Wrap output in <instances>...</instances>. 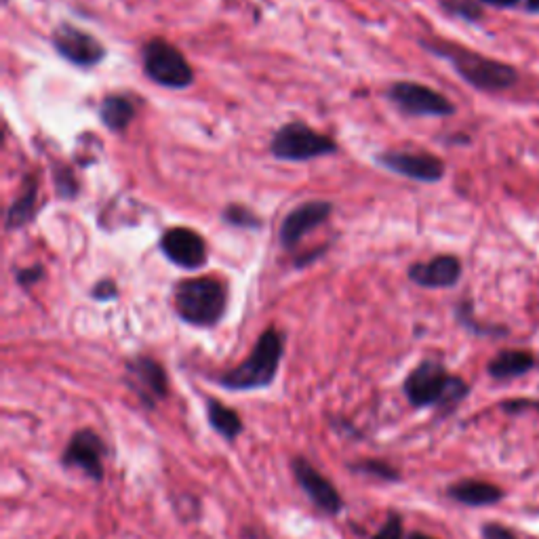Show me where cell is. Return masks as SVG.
<instances>
[{
    "label": "cell",
    "mask_w": 539,
    "mask_h": 539,
    "mask_svg": "<svg viewBox=\"0 0 539 539\" xmlns=\"http://www.w3.org/2000/svg\"><path fill=\"white\" fill-rule=\"evenodd\" d=\"M422 45L430 53L447 59V62L455 68V72L462 76V81H466L470 87L478 91H487V93L506 91L518 81V72L504 62H497V59L478 55L470 49H464L453 43L422 41Z\"/></svg>",
    "instance_id": "6da1fadb"
},
{
    "label": "cell",
    "mask_w": 539,
    "mask_h": 539,
    "mask_svg": "<svg viewBox=\"0 0 539 539\" xmlns=\"http://www.w3.org/2000/svg\"><path fill=\"white\" fill-rule=\"evenodd\" d=\"M283 352H285L283 335L274 327H268L262 335H259L253 352L245 358V361L219 375L217 384L234 392L268 388L276 379Z\"/></svg>",
    "instance_id": "7a4b0ae2"
},
{
    "label": "cell",
    "mask_w": 539,
    "mask_h": 539,
    "mask_svg": "<svg viewBox=\"0 0 539 539\" xmlns=\"http://www.w3.org/2000/svg\"><path fill=\"white\" fill-rule=\"evenodd\" d=\"M226 306V285L213 276L190 278L175 287V310L192 327H215L224 318Z\"/></svg>",
    "instance_id": "3957f363"
},
{
    "label": "cell",
    "mask_w": 539,
    "mask_h": 539,
    "mask_svg": "<svg viewBox=\"0 0 539 539\" xmlns=\"http://www.w3.org/2000/svg\"><path fill=\"white\" fill-rule=\"evenodd\" d=\"M403 390L413 407H451L468 394V384L462 377L449 375L438 361H424L407 375Z\"/></svg>",
    "instance_id": "277c9868"
},
{
    "label": "cell",
    "mask_w": 539,
    "mask_h": 539,
    "mask_svg": "<svg viewBox=\"0 0 539 539\" xmlns=\"http://www.w3.org/2000/svg\"><path fill=\"white\" fill-rule=\"evenodd\" d=\"M144 72L152 83L173 91H184L194 83V70L184 53L165 38H152L142 49Z\"/></svg>",
    "instance_id": "5b68a950"
},
{
    "label": "cell",
    "mask_w": 539,
    "mask_h": 539,
    "mask_svg": "<svg viewBox=\"0 0 539 539\" xmlns=\"http://www.w3.org/2000/svg\"><path fill=\"white\" fill-rule=\"evenodd\" d=\"M270 152L278 161L306 163L335 154L337 144L329 135L314 131L306 123H287L272 135Z\"/></svg>",
    "instance_id": "8992f818"
},
{
    "label": "cell",
    "mask_w": 539,
    "mask_h": 539,
    "mask_svg": "<svg viewBox=\"0 0 539 539\" xmlns=\"http://www.w3.org/2000/svg\"><path fill=\"white\" fill-rule=\"evenodd\" d=\"M390 102L411 116H453L455 106L449 99L426 85L398 81L388 89Z\"/></svg>",
    "instance_id": "52a82bcc"
},
{
    "label": "cell",
    "mask_w": 539,
    "mask_h": 539,
    "mask_svg": "<svg viewBox=\"0 0 539 539\" xmlns=\"http://www.w3.org/2000/svg\"><path fill=\"white\" fill-rule=\"evenodd\" d=\"M375 163L396 175L422 184H436L445 177V163L438 156L409 150H386L375 156Z\"/></svg>",
    "instance_id": "ba28073f"
},
{
    "label": "cell",
    "mask_w": 539,
    "mask_h": 539,
    "mask_svg": "<svg viewBox=\"0 0 539 539\" xmlns=\"http://www.w3.org/2000/svg\"><path fill=\"white\" fill-rule=\"evenodd\" d=\"M53 49L62 55L66 62L78 68H93L104 62L106 47L97 38L72 24L57 26L51 34Z\"/></svg>",
    "instance_id": "9c48e42d"
},
{
    "label": "cell",
    "mask_w": 539,
    "mask_h": 539,
    "mask_svg": "<svg viewBox=\"0 0 539 539\" xmlns=\"http://www.w3.org/2000/svg\"><path fill=\"white\" fill-rule=\"evenodd\" d=\"M104 455L106 445L102 436L97 432L85 428L72 434L70 443L64 449L62 464L66 468H78L83 470L93 481H102L104 478Z\"/></svg>",
    "instance_id": "30bf717a"
},
{
    "label": "cell",
    "mask_w": 539,
    "mask_h": 539,
    "mask_svg": "<svg viewBox=\"0 0 539 539\" xmlns=\"http://www.w3.org/2000/svg\"><path fill=\"white\" fill-rule=\"evenodd\" d=\"M161 251L171 264L184 270H198L207 264L205 238L192 228L177 226L163 234Z\"/></svg>",
    "instance_id": "8fae6325"
},
{
    "label": "cell",
    "mask_w": 539,
    "mask_h": 539,
    "mask_svg": "<svg viewBox=\"0 0 539 539\" xmlns=\"http://www.w3.org/2000/svg\"><path fill=\"white\" fill-rule=\"evenodd\" d=\"M291 468H293L297 485L302 487V491L310 497V502L323 514L335 516L344 510L342 495L335 491V487L308 462V459L295 457Z\"/></svg>",
    "instance_id": "7c38bea8"
},
{
    "label": "cell",
    "mask_w": 539,
    "mask_h": 539,
    "mask_svg": "<svg viewBox=\"0 0 539 539\" xmlns=\"http://www.w3.org/2000/svg\"><path fill=\"white\" fill-rule=\"evenodd\" d=\"M333 213V203L329 201H308L295 207L281 224L278 241L285 249H293L304 236L314 232L318 226H323Z\"/></svg>",
    "instance_id": "4fadbf2b"
},
{
    "label": "cell",
    "mask_w": 539,
    "mask_h": 539,
    "mask_svg": "<svg viewBox=\"0 0 539 539\" xmlns=\"http://www.w3.org/2000/svg\"><path fill=\"white\" fill-rule=\"evenodd\" d=\"M127 375L131 379V388L148 407H154V403L161 401L169 392V382L163 365L150 356L131 358L127 365Z\"/></svg>",
    "instance_id": "5bb4252c"
},
{
    "label": "cell",
    "mask_w": 539,
    "mask_h": 539,
    "mask_svg": "<svg viewBox=\"0 0 539 539\" xmlns=\"http://www.w3.org/2000/svg\"><path fill=\"white\" fill-rule=\"evenodd\" d=\"M409 281L424 289H449L462 278V262L455 255H436L430 262H417L407 270Z\"/></svg>",
    "instance_id": "9a60e30c"
},
{
    "label": "cell",
    "mask_w": 539,
    "mask_h": 539,
    "mask_svg": "<svg viewBox=\"0 0 539 539\" xmlns=\"http://www.w3.org/2000/svg\"><path fill=\"white\" fill-rule=\"evenodd\" d=\"M36 209H38V182L30 175L24 182L22 194H19L7 209L5 228L11 232L28 226L36 217Z\"/></svg>",
    "instance_id": "2e32d148"
},
{
    "label": "cell",
    "mask_w": 539,
    "mask_h": 539,
    "mask_svg": "<svg viewBox=\"0 0 539 539\" xmlns=\"http://www.w3.org/2000/svg\"><path fill=\"white\" fill-rule=\"evenodd\" d=\"M449 495L455 499V502L464 504V506H472V508L497 504L499 499L504 497V493L499 491V487L483 483V481H462L457 485H451Z\"/></svg>",
    "instance_id": "e0dca14e"
},
{
    "label": "cell",
    "mask_w": 539,
    "mask_h": 539,
    "mask_svg": "<svg viewBox=\"0 0 539 539\" xmlns=\"http://www.w3.org/2000/svg\"><path fill=\"white\" fill-rule=\"evenodd\" d=\"M99 118L112 133H125L135 118V106L125 95H106L99 106Z\"/></svg>",
    "instance_id": "ac0fdd59"
},
{
    "label": "cell",
    "mask_w": 539,
    "mask_h": 539,
    "mask_svg": "<svg viewBox=\"0 0 539 539\" xmlns=\"http://www.w3.org/2000/svg\"><path fill=\"white\" fill-rule=\"evenodd\" d=\"M535 365L533 356L529 352L521 350H506L499 352L493 361L489 363L487 371L495 379H512V377H521L527 371H531Z\"/></svg>",
    "instance_id": "d6986e66"
},
{
    "label": "cell",
    "mask_w": 539,
    "mask_h": 539,
    "mask_svg": "<svg viewBox=\"0 0 539 539\" xmlns=\"http://www.w3.org/2000/svg\"><path fill=\"white\" fill-rule=\"evenodd\" d=\"M207 417H209V424L211 428L222 434L226 441H236L238 436H241L243 432V422H241V415H238L234 409L226 407L224 403L219 401H209L207 403Z\"/></svg>",
    "instance_id": "ffe728a7"
},
{
    "label": "cell",
    "mask_w": 539,
    "mask_h": 539,
    "mask_svg": "<svg viewBox=\"0 0 539 539\" xmlns=\"http://www.w3.org/2000/svg\"><path fill=\"white\" fill-rule=\"evenodd\" d=\"M222 219L228 226L234 228H245V230H259L262 228V219H259L251 209L243 205H230L224 209Z\"/></svg>",
    "instance_id": "44dd1931"
},
{
    "label": "cell",
    "mask_w": 539,
    "mask_h": 539,
    "mask_svg": "<svg viewBox=\"0 0 539 539\" xmlns=\"http://www.w3.org/2000/svg\"><path fill=\"white\" fill-rule=\"evenodd\" d=\"M53 182H55V190L62 198H76L78 190V179L72 173V169L68 165H55L53 167Z\"/></svg>",
    "instance_id": "7402d4cb"
},
{
    "label": "cell",
    "mask_w": 539,
    "mask_h": 539,
    "mask_svg": "<svg viewBox=\"0 0 539 539\" xmlns=\"http://www.w3.org/2000/svg\"><path fill=\"white\" fill-rule=\"evenodd\" d=\"M350 470L373 478H382V481H398V478H401L392 466H388L386 462H377V459H365V462L350 464Z\"/></svg>",
    "instance_id": "603a6c76"
},
{
    "label": "cell",
    "mask_w": 539,
    "mask_h": 539,
    "mask_svg": "<svg viewBox=\"0 0 539 539\" xmlns=\"http://www.w3.org/2000/svg\"><path fill=\"white\" fill-rule=\"evenodd\" d=\"M445 11L466 19V22H478L483 19V9L474 0H441Z\"/></svg>",
    "instance_id": "cb8c5ba5"
},
{
    "label": "cell",
    "mask_w": 539,
    "mask_h": 539,
    "mask_svg": "<svg viewBox=\"0 0 539 539\" xmlns=\"http://www.w3.org/2000/svg\"><path fill=\"white\" fill-rule=\"evenodd\" d=\"M43 278H45V268L41 264H32V266L15 270V283L24 289H30L36 283H41Z\"/></svg>",
    "instance_id": "d4e9b609"
},
{
    "label": "cell",
    "mask_w": 539,
    "mask_h": 539,
    "mask_svg": "<svg viewBox=\"0 0 539 539\" xmlns=\"http://www.w3.org/2000/svg\"><path fill=\"white\" fill-rule=\"evenodd\" d=\"M373 539H403V521L398 514H390L384 527L375 533Z\"/></svg>",
    "instance_id": "484cf974"
},
{
    "label": "cell",
    "mask_w": 539,
    "mask_h": 539,
    "mask_svg": "<svg viewBox=\"0 0 539 539\" xmlns=\"http://www.w3.org/2000/svg\"><path fill=\"white\" fill-rule=\"evenodd\" d=\"M91 297L97 299V302H112V299L118 297V287L110 278H104V281L95 283V287L91 289Z\"/></svg>",
    "instance_id": "4316f807"
},
{
    "label": "cell",
    "mask_w": 539,
    "mask_h": 539,
    "mask_svg": "<svg viewBox=\"0 0 539 539\" xmlns=\"http://www.w3.org/2000/svg\"><path fill=\"white\" fill-rule=\"evenodd\" d=\"M483 537L485 539H516L514 533L502 525H485L483 527Z\"/></svg>",
    "instance_id": "83f0119b"
},
{
    "label": "cell",
    "mask_w": 539,
    "mask_h": 539,
    "mask_svg": "<svg viewBox=\"0 0 539 539\" xmlns=\"http://www.w3.org/2000/svg\"><path fill=\"white\" fill-rule=\"evenodd\" d=\"M481 3L497 7V9H510V7H516L518 3H521V0H481Z\"/></svg>",
    "instance_id": "f1b7e54d"
},
{
    "label": "cell",
    "mask_w": 539,
    "mask_h": 539,
    "mask_svg": "<svg viewBox=\"0 0 539 539\" xmlns=\"http://www.w3.org/2000/svg\"><path fill=\"white\" fill-rule=\"evenodd\" d=\"M527 11L529 13H539V0H527Z\"/></svg>",
    "instance_id": "f546056e"
},
{
    "label": "cell",
    "mask_w": 539,
    "mask_h": 539,
    "mask_svg": "<svg viewBox=\"0 0 539 539\" xmlns=\"http://www.w3.org/2000/svg\"><path fill=\"white\" fill-rule=\"evenodd\" d=\"M409 539H434V537L424 535V533H411V535H409Z\"/></svg>",
    "instance_id": "4dcf8cb0"
}]
</instances>
